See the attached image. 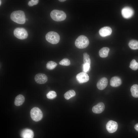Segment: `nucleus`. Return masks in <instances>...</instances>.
<instances>
[{
  "mask_svg": "<svg viewBox=\"0 0 138 138\" xmlns=\"http://www.w3.org/2000/svg\"><path fill=\"white\" fill-rule=\"evenodd\" d=\"M1 0H0V5H1Z\"/></svg>",
  "mask_w": 138,
  "mask_h": 138,
  "instance_id": "obj_30",
  "label": "nucleus"
},
{
  "mask_svg": "<svg viewBox=\"0 0 138 138\" xmlns=\"http://www.w3.org/2000/svg\"><path fill=\"white\" fill-rule=\"evenodd\" d=\"M75 95V91L73 90H70L66 92L64 94V98L67 100H68Z\"/></svg>",
  "mask_w": 138,
  "mask_h": 138,
  "instance_id": "obj_19",
  "label": "nucleus"
},
{
  "mask_svg": "<svg viewBox=\"0 0 138 138\" xmlns=\"http://www.w3.org/2000/svg\"><path fill=\"white\" fill-rule=\"evenodd\" d=\"M106 126L108 132L112 133L116 131L118 128V124L116 122L111 120L107 123Z\"/></svg>",
  "mask_w": 138,
  "mask_h": 138,
  "instance_id": "obj_7",
  "label": "nucleus"
},
{
  "mask_svg": "<svg viewBox=\"0 0 138 138\" xmlns=\"http://www.w3.org/2000/svg\"><path fill=\"white\" fill-rule=\"evenodd\" d=\"M121 14L124 18H129L133 16L134 14V11L131 7L128 6L125 7L122 9Z\"/></svg>",
  "mask_w": 138,
  "mask_h": 138,
  "instance_id": "obj_8",
  "label": "nucleus"
},
{
  "mask_svg": "<svg viewBox=\"0 0 138 138\" xmlns=\"http://www.w3.org/2000/svg\"><path fill=\"white\" fill-rule=\"evenodd\" d=\"M109 49L107 47H104L101 48L99 51L100 56L102 58L107 57L109 51Z\"/></svg>",
  "mask_w": 138,
  "mask_h": 138,
  "instance_id": "obj_17",
  "label": "nucleus"
},
{
  "mask_svg": "<svg viewBox=\"0 0 138 138\" xmlns=\"http://www.w3.org/2000/svg\"><path fill=\"white\" fill-rule=\"evenodd\" d=\"M14 34L17 38L20 39L26 38L28 36L26 30L23 28H17L14 31Z\"/></svg>",
  "mask_w": 138,
  "mask_h": 138,
  "instance_id": "obj_6",
  "label": "nucleus"
},
{
  "mask_svg": "<svg viewBox=\"0 0 138 138\" xmlns=\"http://www.w3.org/2000/svg\"><path fill=\"white\" fill-rule=\"evenodd\" d=\"M21 135L22 138H33L34 133L31 130L26 129L22 131Z\"/></svg>",
  "mask_w": 138,
  "mask_h": 138,
  "instance_id": "obj_14",
  "label": "nucleus"
},
{
  "mask_svg": "<svg viewBox=\"0 0 138 138\" xmlns=\"http://www.w3.org/2000/svg\"><path fill=\"white\" fill-rule=\"evenodd\" d=\"M108 84V79L105 77L101 78L98 82L97 86L98 88L100 90L104 89Z\"/></svg>",
  "mask_w": 138,
  "mask_h": 138,
  "instance_id": "obj_11",
  "label": "nucleus"
},
{
  "mask_svg": "<svg viewBox=\"0 0 138 138\" xmlns=\"http://www.w3.org/2000/svg\"><path fill=\"white\" fill-rule=\"evenodd\" d=\"M90 67V64L89 63H84L83 64V70L85 73L87 72L89 70Z\"/></svg>",
  "mask_w": 138,
  "mask_h": 138,
  "instance_id": "obj_26",
  "label": "nucleus"
},
{
  "mask_svg": "<svg viewBox=\"0 0 138 138\" xmlns=\"http://www.w3.org/2000/svg\"><path fill=\"white\" fill-rule=\"evenodd\" d=\"M25 100L24 97L22 95H19L15 98L14 103L17 106H19L22 105L24 102Z\"/></svg>",
  "mask_w": 138,
  "mask_h": 138,
  "instance_id": "obj_16",
  "label": "nucleus"
},
{
  "mask_svg": "<svg viewBox=\"0 0 138 138\" xmlns=\"http://www.w3.org/2000/svg\"><path fill=\"white\" fill-rule=\"evenodd\" d=\"M38 2V0H31L28 2V4L29 6H31L37 5Z\"/></svg>",
  "mask_w": 138,
  "mask_h": 138,
  "instance_id": "obj_27",
  "label": "nucleus"
},
{
  "mask_svg": "<svg viewBox=\"0 0 138 138\" xmlns=\"http://www.w3.org/2000/svg\"><path fill=\"white\" fill-rule=\"evenodd\" d=\"M60 64L63 66H68L71 64L70 60L67 58H64L59 62Z\"/></svg>",
  "mask_w": 138,
  "mask_h": 138,
  "instance_id": "obj_24",
  "label": "nucleus"
},
{
  "mask_svg": "<svg viewBox=\"0 0 138 138\" xmlns=\"http://www.w3.org/2000/svg\"><path fill=\"white\" fill-rule=\"evenodd\" d=\"M76 46L79 49H84L86 48L89 44L88 38L84 35L79 36L75 41Z\"/></svg>",
  "mask_w": 138,
  "mask_h": 138,
  "instance_id": "obj_2",
  "label": "nucleus"
},
{
  "mask_svg": "<svg viewBox=\"0 0 138 138\" xmlns=\"http://www.w3.org/2000/svg\"><path fill=\"white\" fill-rule=\"evenodd\" d=\"M60 38L59 34L54 31L48 32L45 36L46 40L49 42L53 44L58 43L59 41Z\"/></svg>",
  "mask_w": 138,
  "mask_h": 138,
  "instance_id": "obj_4",
  "label": "nucleus"
},
{
  "mask_svg": "<svg viewBox=\"0 0 138 138\" xmlns=\"http://www.w3.org/2000/svg\"><path fill=\"white\" fill-rule=\"evenodd\" d=\"M56 93L53 91H50L47 94V97L48 98L53 99L56 96Z\"/></svg>",
  "mask_w": 138,
  "mask_h": 138,
  "instance_id": "obj_25",
  "label": "nucleus"
},
{
  "mask_svg": "<svg viewBox=\"0 0 138 138\" xmlns=\"http://www.w3.org/2000/svg\"><path fill=\"white\" fill-rule=\"evenodd\" d=\"M34 79L35 81L38 84H43L46 83L48 78L47 76L43 73H38L35 76Z\"/></svg>",
  "mask_w": 138,
  "mask_h": 138,
  "instance_id": "obj_9",
  "label": "nucleus"
},
{
  "mask_svg": "<svg viewBox=\"0 0 138 138\" xmlns=\"http://www.w3.org/2000/svg\"><path fill=\"white\" fill-rule=\"evenodd\" d=\"M129 47L132 49H138V41L132 40H130L128 44Z\"/></svg>",
  "mask_w": 138,
  "mask_h": 138,
  "instance_id": "obj_20",
  "label": "nucleus"
},
{
  "mask_svg": "<svg viewBox=\"0 0 138 138\" xmlns=\"http://www.w3.org/2000/svg\"><path fill=\"white\" fill-rule=\"evenodd\" d=\"M50 16L54 20L57 21L64 20L66 18V15L63 11L55 9L50 13Z\"/></svg>",
  "mask_w": 138,
  "mask_h": 138,
  "instance_id": "obj_3",
  "label": "nucleus"
},
{
  "mask_svg": "<svg viewBox=\"0 0 138 138\" xmlns=\"http://www.w3.org/2000/svg\"><path fill=\"white\" fill-rule=\"evenodd\" d=\"M57 65V64L56 62L52 61H50L47 63L46 67L48 69L52 70Z\"/></svg>",
  "mask_w": 138,
  "mask_h": 138,
  "instance_id": "obj_21",
  "label": "nucleus"
},
{
  "mask_svg": "<svg viewBox=\"0 0 138 138\" xmlns=\"http://www.w3.org/2000/svg\"><path fill=\"white\" fill-rule=\"evenodd\" d=\"M105 108L104 104L102 102H99L93 107L92 110L95 113H100L104 111Z\"/></svg>",
  "mask_w": 138,
  "mask_h": 138,
  "instance_id": "obj_12",
  "label": "nucleus"
},
{
  "mask_svg": "<svg viewBox=\"0 0 138 138\" xmlns=\"http://www.w3.org/2000/svg\"><path fill=\"white\" fill-rule=\"evenodd\" d=\"M83 61L84 63H89L90 64V60L89 58V56L86 52L83 54Z\"/></svg>",
  "mask_w": 138,
  "mask_h": 138,
  "instance_id": "obj_23",
  "label": "nucleus"
},
{
  "mask_svg": "<svg viewBox=\"0 0 138 138\" xmlns=\"http://www.w3.org/2000/svg\"><path fill=\"white\" fill-rule=\"evenodd\" d=\"M112 30L111 28L108 26H106L101 28L99 30L100 35L102 37H105L110 35Z\"/></svg>",
  "mask_w": 138,
  "mask_h": 138,
  "instance_id": "obj_13",
  "label": "nucleus"
},
{
  "mask_svg": "<svg viewBox=\"0 0 138 138\" xmlns=\"http://www.w3.org/2000/svg\"><path fill=\"white\" fill-rule=\"evenodd\" d=\"M76 78L79 83H83L88 82L89 79L88 75L84 72H80L77 75Z\"/></svg>",
  "mask_w": 138,
  "mask_h": 138,
  "instance_id": "obj_10",
  "label": "nucleus"
},
{
  "mask_svg": "<svg viewBox=\"0 0 138 138\" xmlns=\"http://www.w3.org/2000/svg\"><path fill=\"white\" fill-rule=\"evenodd\" d=\"M135 129L138 131V123L136 124L134 126Z\"/></svg>",
  "mask_w": 138,
  "mask_h": 138,
  "instance_id": "obj_28",
  "label": "nucleus"
},
{
  "mask_svg": "<svg viewBox=\"0 0 138 138\" xmlns=\"http://www.w3.org/2000/svg\"><path fill=\"white\" fill-rule=\"evenodd\" d=\"M130 67L133 70H137L138 69V63L135 59L133 60L130 63Z\"/></svg>",
  "mask_w": 138,
  "mask_h": 138,
  "instance_id": "obj_22",
  "label": "nucleus"
},
{
  "mask_svg": "<svg viewBox=\"0 0 138 138\" xmlns=\"http://www.w3.org/2000/svg\"><path fill=\"white\" fill-rule=\"evenodd\" d=\"M59 1H60V2H64V1H66V0H59Z\"/></svg>",
  "mask_w": 138,
  "mask_h": 138,
  "instance_id": "obj_29",
  "label": "nucleus"
},
{
  "mask_svg": "<svg viewBox=\"0 0 138 138\" xmlns=\"http://www.w3.org/2000/svg\"><path fill=\"white\" fill-rule=\"evenodd\" d=\"M10 18L11 20L18 24H23L25 22L26 19L25 14L22 10L13 12L10 15Z\"/></svg>",
  "mask_w": 138,
  "mask_h": 138,
  "instance_id": "obj_1",
  "label": "nucleus"
},
{
  "mask_svg": "<svg viewBox=\"0 0 138 138\" xmlns=\"http://www.w3.org/2000/svg\"><path fill=\"white\" fill-rule=\"evenodd\" d=\"M130 90L132 96L134 97H138V85L134 84L131 88Z\"/></svg>",
  "mask_w": 138,
  "mask_h": 138,
  "instance_id": "obj_18",
  "label": "nucleus"
},
{
  "mask_svg": "<svg viewBox=\"0 0 138 138\" xmlns=\"http://www.w3.org/2000/svg\"><path fill=\"white\" fill-rule=\"evenodd\" d=\"M30 114L32 119L35 121L40 120L43 117L42 111L37 107H34L31 110Z\"/></svg>",
  "mask_w": 138,
  "mask_h": 138,
  "instance_id": "obj_5",
  "label": "nucleus"
},
{
  "mask_svg": "<svg viewBox=\"0 0 138 138\" xmlns=\"http://www.w3.org/2000/svg\"><path fill=\"white\" fill-rule=\"evenodd\" d=\"M122 83L121 79L118 76H114L111 79L110 84L113 87H117L120 86Z\"/></svg>",
  "mask_w": 138,
  "mask_h": 138,
  "instance_id": "obj_15",
  "label": "nucleus"
}]
</instances>
